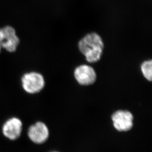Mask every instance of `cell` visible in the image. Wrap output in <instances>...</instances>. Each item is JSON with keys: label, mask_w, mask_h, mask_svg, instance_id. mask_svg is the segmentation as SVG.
Returning <instances> with one entry per match:
<instances>
[{"label": "cell", "mask_w": 152, "mask_h": 152, "mask_svg": "<svg viewBox=\"0 0 152 152\" xmlns=\"http://www.w3.org/2000/svg\"><path fill=\"white\" fill-rule=\"evenodd\" d=\"M78 48L89 63H95L101 59L104 49L102 37L96 32L85 35L78 42Z\"/></svg>", "instance_id": "obj_1"}, {"label": "cell", "mask_w": 152, "mask_h": 152, "mask_svg": "<svg viewBox=\"0 0 152 152\" xmlns=\"http://www.w3.org/2000/svg\"><path fill=\"white\" fill-rule=\"evenodd\" d=\"M22 88L25 93L34 95L42 91L45 86V80L43 75L39 72H27L21 78Z\"/></svg>", "instance_id": "obj_2"}, {"label": "cell", "mask_w": 152, "mask_h": 152, "mask_svg": "<svg viewBox=\"0 0 152 152\" xmlns=\"http://www.w3.org/2000/svg\"><path fill=\"white\" fill-rule=\"evenodd\" d=\"M20 39L14 28L10 25L0 28V53L4 49L10 53L16 51Z\"/></svg>", "instance_id": "obj_3"}, {"label": "cell", "mask_w": 152, "mask_h": 152, "mask_svg": "<svg viewBox=\"0 0 152 152\" xmlns=\"http://www.w3.org/2000/svg\"><path fill=\"white\" fill-rule=\"evenodd\" d=\"M114 128L119 132H126L134 126V115L126 110H118L111 116Z\"/></svg>", "instance_id": "obj_4"}, {"label": "cell", "mask_w": 152, "mask_h": 152, "mask_svg": "<svg viewBox=\"0 0 152 152\" xmlns=\"http://www.w3.org/2000/svg\"><path fill=\"white\" fill-rule=\"evenodd\" d=\"M1 129L3 136L7 139L10 141L17 140L21 136L23 132V122L17 117H12L5 121Z\"/></svg>", "instance_id": "obj_5"}, {"label": "cell", "mask_w": 152, "mask_h": 152, "mask_svg": "<svg viewBox=\"0 0 152 152\" xmlns=\"http://www.w3.org/2000/svg\"><path fill=\"white\" fill-rule=\"evenodd\" d=\"M49 129L44 122L42 121L33 124L28 129L27 136L30 141L37 145L45 143L49 138Z\"/></svg>", "instance_id": "obj_6"}, {"label": "cell", "mask_w": 152, "mask_h": 152, "mask_svg": "<svg viewBox=\"0 0 152 152\" xmlns=\"http://www.w3.org/2000/svg\"><path fill=\"white\" fill-rule=\"evenodd\" d=\"M74 77L78 83L82 86H89L95 83L97 75L95 69L86 64L79 65L73 72Z\"/></svg>", "instance_id": "obj_7"}, {"label": "cell", "mask_w": 152, "mask_h": 152, "mask_svg": "<svg viewBox=\"0 0 152 152\" xmlns=\"http://www.w3.org/2000/svg\"><path fill=\"white\" fill-rule=\"evenodd\" d=\"M140 69L144 77L150 82L152 79V61L147 60L142 62L140 66Z\"/></svg>", "instance_id": "obj_8"}, {"label": "cell", "mask_w": 152, "mask_h": 152, "mask_svg": "<svg viewBox=\"0 0 152 152\" xmlns=\"http://www.w3.org/2000/svg\"><path fill=\"white\" fill-rule=\"evenodd\" d=\"M57 152V151H53V152Z\"/></svg>", "instance_id": "obj_9"}]
</instances>
